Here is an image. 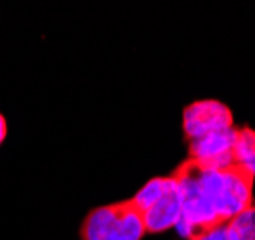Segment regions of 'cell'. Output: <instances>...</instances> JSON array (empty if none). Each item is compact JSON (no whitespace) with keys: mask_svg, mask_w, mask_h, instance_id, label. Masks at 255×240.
Listing matches in <instances>:
<instances>
[{"mask_svg":"<svg viewBox=\"0 0 255 240\" xmlns=\"http://www.w3.org/2000/svg\"><path fill=\"white\" fill-rule=\"evenodd\" d=\"M8 137V121H6V117L0 114V144L6 140Z\"/></svg>","mask_w":255,"mask_h":240,"instance_id":"cell-9","label":"cell"},{"mask_svg":"<svg viewBox=\"0 0 255 240\" xmlns=\"http://www.w3.org/2000/svg\"><path fill=\"white\" fill-rule=\"evenodd\" d=\"M234 140L236 127L205 135L188 142V158L207 167H229L234 165Z\"/></svg>","mask_w":255,"mask_h":240,"instance_id":"cell-5","label":"cell"},{"mask_svg":"<svg viewBox=\"0 0 255 240\" xmlns=\"http://www.w3.org/2000/svg\"><path fill=\"white\" fill-rule=\"evenodd\" d=\"M234 127L232 112L219 100L192 102L182 112V129L186 142L202 139L205 135L227 131Z\"/></svg>","mask_w":255,"mask_h":240,"instance_id":"cell-4","label":"cell"},{"mask_svg":"<svg viewBox=\"0 0 255 240\" xmlns=\"http://www.w3.org/2000/svg\"><path fill=\"white\" fill-rule=\"evenodd\" d=\"M230 240H255V202L225 223Z\"/></svg>","mask_w":255,"mask_h":240,"instance_id":"cell-7","label":"cell"},{"mask_svg":"<svg viewBox=\"0 0 255 240\" xmlns=\"http://www.w3.org/2000/svg\"><path fill=\"white\" fill-rule=\"evenodd\" d=\"M194 240H230L229 235H227V229L225 225H221V227L213 229V231H209V233H205L202 237H198V239Z\"/></svg>","mask_w":255,"mask_h":240,"instance_id":"cell-8","label":"cell"},{"mask_svg":"<svg viewBox=\"0 0 255 240\" xmlns=\"http://www.w3.org/2000/svg\"><path fill=\"white\" fill-rule=\"evenodd\" d=\"M79 235L81 240H142L146 227L134 202L123 200L92 210Z\"/></svg>","mask_w":255,"mask_h":240,"instance_id":"cell-3","label":"cell"},{"mask_svg":"<svg viewBox=\"0 0 255 240\" xmlns=\"http://www.w3.org/2000/svg\"><path fill=\"white\" fill-rule=\"evenodd\" d=\"M130 200L138 208L148 235L177 227L182 212V192L171 175L148 181Z\"/></svg>","mask_w":255,"mask_h":240,"instance_id":"cell-2","label":"cell"},{"mask_svg":"<svg viewBox=\"0 0 255 240\" xmlns=\"http://www.w3.org/2000/svg\"><path fill=\"white\" fill-rule=\"evenodd\" d=\"M234 165L246 167L255 179V131L250 127L236 129L234 140Z\"/></svg>","mask_w":255,"mask_h":240,"instance_id":"cell-6","label":"cell"},{"mask_svg":"<svg viewBox=\"0 0 255 240\" xmlns=\"http://www.w3.org/2000/svg\"><path fill=\"white\" fill-rule=\"evenodd\" d=\"M171 177L182 192V212L177 223L180 237L194 240L229 223L254 204V175L240 165L207 167L184 160Z\"/></svg>","mask_w":255,"mask_h":240,"instance_id":"cell-1","label":"cell"}]
</instances>
